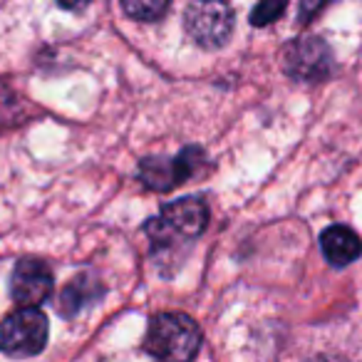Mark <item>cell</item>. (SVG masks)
<instances>
[{
	"mask_svg": "<svg viewBox=\"0 0 362 362\" xmlns=\"http://www.w3.org/2000/svg\"><path fill=\"white\" fill-rule=\"evenodd\" d=\"M202 347V327L187 313H159L149 320L144 350L156 362H194Z\"/></svg>",
	"mask_w": 362,
	"mask_h": 362,
	"instance_id": "obj_1",
	"label": "cell"
},
{
	"mask_svg": "<svg viewBox=\"0 0 362 362\" xmlns=\"http://www.w3.org/2000/svg\"><path fill=\"white\" fill-rule=\"evenodd\" d=\"M209 226V206L202 197H184L164 204L159 216L146 221V233L156 251L174 248L179 241L199 238Z\"/></svg>",
	"mask_w": 362,
	"mask_h": 362,
	"instance_id": "obj_2",
	"label": "cell"
},
{
	"mask_svg": "<svg viewBox=\"0 0 362 362\" xmlns=\"http://www.w3.org/2000/svg\"><path fill=\"white\" fill-rule=\"evenodd\" d=\"M50 322L37 308H21L0 322V350L11 357H33L45 350Z\"/></svg>",
	"mask_w": 362,
	"mask_h": 362,
	"instance_id": "obj_3",
	"label": "cell"
},
{
	"mask_svg": "<svg viewBox=\"0 0 362 362\" xmlns=\"http://www.w3.org/2000/svg\"><path fill=\"white\" fill-rule=\"evenodd\" d=\"M202 164H206V154L199 146H187L181 149L179 156L166 159V156H146L139 161L136 176L151 192L166 194L171 189L181 187L184 181H189L194 174H199Z\"/></svg>",
	"mask_w": 362,
	"mask_h": 362,
	"instance_id": "obj_4",
	"label": "cell"
},
{
	"mask_svg": "<svg viewBox=\"0 0 362 362\" xmlns=\"http://www.w3.org/2000/svg\"><path fill=\"white\" fill-rule=\"evenodd\" d=\"M184 30L204 50H218L233 33V13L226 3H192L184 11Z\"/></svg>",
	"mask_w": 362,
	"mask_h": 362,
	"instance_id": "obj_5",
	"label": "cell"
},
{
	"mask_svg": "<svg viewBox=\"0 0 362 362\" xmlns=\"http://www.w3.org/2000/svg\"><path fill=\"white\" fill-rule=\"evenodd\" d=\"M283 67L293 80L320 82L332 72V52L322 37H298L283 52Z\"/></svg>",
	"mask_w": 362,
	"mask_h": 362,
	"instance_id": "obj_6",
	"label": "cell"
},
{
	"mask_svg": "<svg viewBox=\"0 0 362 362\" xmlns=\"http://www.w3.org/2000/svg\"><path fill=\"white\" fill-rule=\"evenodd\" d=\"M55 276L50 266L37 258H23L16 263L11 276V296L23 308H37L52 296Z\"/></svg>",
	"mask_w": 362,
	"mask_h": 362,
	"instance_id": "obj_7",
	"label": "cell"
},
{
	"mask_svg": "<svg viewBox=\"0 0 362 362\" xmlns=\"http://www.w3.org/2000/svg\"><path fill=\"white\" fill-rule=\"evenodd\" d=\"M320 248H322V256L327 258V263L335 268L342 266H350L352 261H357L362 253V241L357 238V233L347 226H335L325 228L320 236Z\"/></svg>",
	"mask_w": 362,
	"mask_h": 362,
	"instance_id": "obj_8",
	"label": "cell"
},
{
	"mask_svg": "<svg viewBox=\"0 0 362 362\" xmlns=\"http://www.w3.org/2000/svg\"><path fill=\"white\" fill-rule=\"evenodd\" d=\"M100 293L97 283L87 276H77L72 283H67L60 293V313L65 317H72L75 313H80L87 303H92Z\"/></svg>",
	"mask_w": 362,
	"mask_h": 362,
	"instance_id": "obj_9",
	"label": "cell"
},
{
	"mask_svg": "<svg viewBox=\"0 0 362 362\" xmlns=\"http://www.w3.org/2000/svg\"><path fill=\"white\" fill-rule=\"evenodd\" d=\"M122 11L139 23H154L169 11V3L166 0H124Z\"/></svg>",
	"mask_w": 362,
	"mask_h": 362,
	"instance_id": "obj_10",
	"label": "cell"
},
{
	"mask_svg": "<svg viewBox=\"0 0 362 362\" xmlns=\"http://www.w3.org/2000/svg\"><path fill=\"white\" fill-rule=\"evenodd\" d=\"M286 13V3H261V6H256L251 11V23L256 28H266L271 25L273 21H278V18Z\"/></svg>",
	"mask_w": 362,
	"mask_h": 362,
	"instance_id": "obj_11",
	"label": "cell"
},
{
	"mask_svg": "<svg viewBox=\"0 0 362 362\" xmlns=\"http://www.w3.org/2000/svg\"><path fill=\"white\" fill-rule=\"evenodd\" d=\"M308 362H345L342 357H337V355H315L313 360H308Z\"/></svg>",
	"mask_w": 362,
	"mask_h": 362,
	"instance_id": "obj_12",
	"label": "cell"
}]
</instances>
